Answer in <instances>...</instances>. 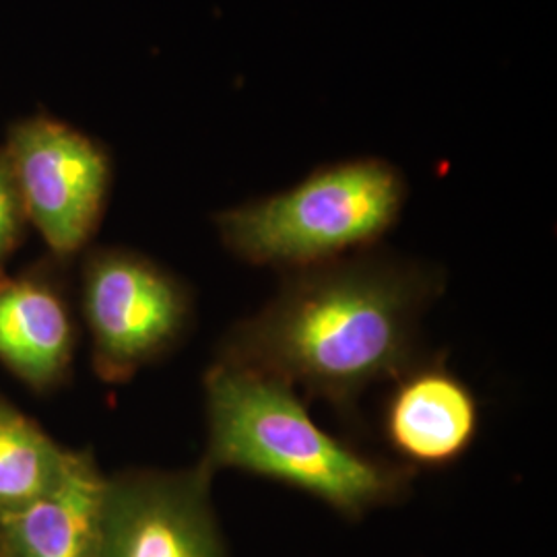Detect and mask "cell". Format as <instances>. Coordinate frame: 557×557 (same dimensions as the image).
I'll use <instances>...</instances> for the list:
<instances>
[{
  "label": "cell",
  "instance_id": "cell-1",
  "mask_svg": "<svg viewBox=\"0 0 557 557\" xmlns=\"http://www.w3.org/2000/svg\"><path fill=\"white\" fill-rule=\"evenodd\" d=\"M442 285L436 267L374 248L285 273L273 299L223 338L218 361L349 411L419 361L421 319Z\"/></svg>",
  "mask_w": 557,
  "mask_h": 557
},
{
  "label": "cell",
  "instance_id": "cell-2",
  "mask_svg": "<svg viewBox=\"0 0 557 557\" xmlns=\"http://www.w3.org/2000/svg\"><path fill=\"white\" fill-rule=\"evenodd\" d=\"M211 471L238 469L359 517L400 498L413 469L370 457L324 432L296 388L259 372L215 361L205 379Z\"/></svg>",
  "mask_w": 557,
  "mask_h": 557
},
{
  "label": "cell",
  "instance_id": "cell-3",
  "mask_svg": "<svg viewBox=\"0 0 557 557\" xmlns=\"http://www.w3.org/2000/svg\"><path fill=\"white\" fill-rule=\"evenodd\" d=\"M407 197L397 165L366 156L320 165L281 193L225 209L215 227L234 257L292 273L374 248Z\"/></svg>",
  "mask_w": 557,
  "mask_h": 557
},
{
  "label": "cell",
  "instance_id": "cell-4",
  "mask_svg": "<svg viewBox=\"0 0 557 557\" xmlns=\"http://www.w3.org/2000/svg\"><path fill=\"white\" fill-rule=\"evenodd\" d=\"M9 170L23 211L48 246L73 255L91 238L110 186L98 143L54 120H27L9 143Z\"/></svg>",
  "mask_w": 557,
  "mask_h": 557
},
{
  "label": "cell",
  "instance_id": "cell-5",
  "mask_svg": "<svg viewBox=\"0 0 557 557\" xmlns=\"http://www.w3.org/2000/svg\"><path fill=\"white\" fill-rule=\"evenodd\" d=\"M85 314L106 379H128L182 335L190 299L176 278L128 252H103L85 277Z\"/></svg>",
  "mask_w": 557,
  "mask_h": 557
},
{
  "label": "cell",
  "instance_id": "cell-6",
  "mask_svg": "<svg viewBox=\"0 0 557 557\" xmlns=\"http://www.w3.org/2000/svg\"><path fill=\"white\" fill-rule=\"evenodd\" d=\"M213 471L108 481L101 557H225L209 502Z\"/></svg>",
  "mask_w": 557,
  "mask_h": 557
},
{
  "label": "cell",
  "instance_id": "cell-7",
  "mask_svg": "<svg viewBox=\"0 0 557 557\" xmlns=\"http://www.w3.org/2000/svg\"><path fill=\"white\" fill-rule=\"evenodd\" d=\"M479 432L473 391L442 363L416 361L395 379L384 407V436L407 467H448Z\"/></svg>",
  "mask_w": 557,
  "mask_h": 557
},
{
  "label": "cell",
  "instance_id": "cell-8",
  "mask_svg": "<svg viewBox=\"0 0 557 557\" xmlns=\"http://www.w3.org/2000/svg\"><path fill=\"white\" fill-rule=\"evenodd\" d=\"M108 479L94 458L69 453L57 483L15 506H0L9 557H101Z\"/></svg>",
  "mask_w": 557,
  "mask_h": 557
},
{
  "label": "cell",
  "instance_id": "cell-9",
  "mask_svg": "<svg viewBox=\"0 0 557 557\" xmlns=\"http://www.w3.org/2000/svg\"><path fill=\"white\" fill-rule=\"evenodd\" d=\"M73 354L71 319L52 292L21 281L0 285V359L29 384H50Z\"/></svg>",
  "mask_w": 557,
  "mask_h": 557
},
{
  "label": "cell",
  "instance_id": "cell-10",
  "mask_svg": "<svg viewBox=\"0 0 557 557\" xmlns=\"http://www.w3.org/2000/svg\"><path fill=\"white\" fill-rule=\"evenodd\" d=\"M69 450L0 400V506L38 498L60 478Z\"/></svg>",
  "mask_w": 557,
  "mask_h": 557
},
{
  "label": "cell",
  "instance_id": "cell-11",
  "mask_svg": "<svg viewBox=\"0 0 557 557\" xmlns=\"http://www.w3.org/2000/svg\"><path fill=\"white\" fill-rule=\"evenodd\" d=\"M20 197L17 188L11 176L9 163L0 160V264L7 259L9 250L13 248V242L17 236V223H20Z\"/></svg>",
  "mask_w": 557,
  "mask_h": 557
}]
</instances>
